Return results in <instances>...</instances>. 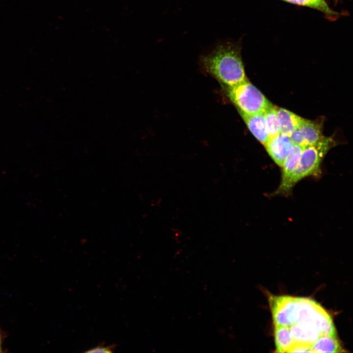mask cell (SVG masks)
Here are the masks:
<instances>
[{
	"mask_svg": "<svg viewBox=\"0 0 353 353\" xmlns=\"http://www.w3.org/2000/svg\"><path fill=\"white\" fill-rule=\"evenodd\" d=\"M201 63L204 70L225 88L247 80L238 43L227 42L218 45L201 58Z\"/></svg>",
	"mask_w": 353,
	"mask_h": 353,
	"instance_id": "6da1fadb",
	"label": "cell"
},
{
	"mask_svg": "<svg viewBox=\"0 0 353 353\" xmlns=\"http://www.w3.org/2000/svg\"><path fill=\"white\" fill-rule=\"evenodd\" d=\"M334 145L330 137L324 136L315 144L303 148L299 162L286 186L284 195L289 194L300 181L307 176H317L320 173L322 161Z\"/></svg>",
	"mask_w": 353,
	"mask_h": 353,
	"instance_id": "7a4b0ae2",
	"label": "cell"
},
{
	"mask_svg": "<svg viewBox=\"0 0 353 353\" xmlns=\"http://www.w3.org/2000/svg\"><path fill=\"white\" fill-rule=\"evenodd\" d=\"M229 99L240 114L251 115L264 112L272 104L248 80L225 88Z\"/></svg>",
	"mask_w": 353,
	"mask_h": 353,
	"instance_id": "3957f363",
	"label": "cell"
},
{
	"mask_svg": "<svg viewBox=\"0 0 353 353\" xmlns=\"http://www.w3.org/2000/svg\"><path fill=\"white\" fill-rule=\"evenodd\" d=\"M323 137L321 126L317 122L303 118L289 137L293 144L304 147L316 143Z\"/></svg>",
	"mask_w": 353,
	"mask_h": 353,
	"instance_id": "277c9868",
	"label": "cell"
},
{
	"mask_svg": "<svg viewBox=\"0 0 353 353\" xmlns=\"http://www.w3.org/2000/svg\"><path fill=\"white\" fill-rule=\"evenodd\" d=\"M303 147L293 144L282 165L281 181L274 195H284L286 186L296 168L303 150Z\"/></svg>",
	"mask_w": 353,
	"mask_h": 353,
	"instance_id": "5b68a950",
	"label": "cell"
},
{
	"mask_svg": "<svg viewBox=\"0 0 353 353\" xmlns=\"http://www.w3.org/2000/svg\"><path fill=\"white\" fill-rule=\"evenodd\" d=\"M292 144L289 137L280 133L269 138L264 146L273 160L281 167Z\"/></svg>",
	"mask_w": 353,
	"mask_h": 353,
	"instance_id": "8992f818",
	"label": "cell"
},
{
	"mask_svg": "<svg viewBox=\"0 0 353 353\" xmlns=\"http://www.w3.org/2000/svg\"><path fill=\"white\" fill-rule=\"evenodd\" d=\"M240 115L252 135L264 145L269 137L267 131L264 112L251 115Z\"/></svg>",
	"mask_w": 353,
	"mask_h": 353,
	"instance_id": "52a82bcc",
	"label": "cell"
},
{
	"mask_svg": "<svg viewBox=\"0 0 353 353\" xmlns=\"http://www.w3.org/2000/svg\"><path fill=\"white\" fill-rule=\"evenodd\" d=\"M280 133L290 137L297 128L303 118L282 108H277Z\"/></svg>",
	"mask_w": 353,
	"mask_h": 353,
	"instance_id": "ba28073f",
	"label": "cell"
},
{
	"mask_svg": "<svg viewBox=\"0 0 353 353\" xmlns=\"http://www.w3.org/2000/svg\"><path fill=\"white\" fill-rule=\"evenodd\" d=\"M341 346L336 336L323 335L311 345L312 353L341 352Z\"/></svg>",
	"mask_w": 353,
	"mask_h": 353,
	"instance_id": "9c48e42d",
	"label": "cell"
},
{
	"mask_svg": "<svg viewBox=\"0 0 353 353\" xmlns=\"http://www.w3.org/2000/svg\"><path fill=\"white\" fill-rule=\"evenodd\" d=\"M275 341L277 352L287 353L293 345L288 327L275 326Z\"/></svg>",
	"mask_w": 353,
	"mask_h": 353,
	"instance_id": "30bf717a",
	"label": "cell"
},
{
	"mask_svg": "<svg viewBox=\"0 0 353 353\" xmlns=\"http://www.w3.org/2000/svg\"><path fill=\"white\" fill-rule=\"evenodd\" d=\"M277 108L272 105L264 112L267 131L269 138L280 133Z\"/></svg>",
	"mask_w": 353,
	"mask_h": 353,
	"instance_id": "8fae6325",
	"label": "cell"
},
{
	"mask_svg": "<svg viewBox=\"0 0 353 353\" xmlns=\"http://www.w3.org/2000/svg\"><path fill=\"white\" fill-rule=\"evenodd\" d=\"M285 1L304 6L309 7L325 14L334 15L336 14L328 6L324 0H282Z\"/></svg>",
	"mask_w": 353,
	"mask_h": 353,
	"instance_id": "7c38bea8",
	"label": "cell"
},
{
	"mask_svg": "<svg viewBox=\"0 0 353 353\" xmlns=\"http://www.w3.org/2000/svg\"><path fill=\"white\" fill-rule=\"evenodd\" d=\"M115 345H112L106 347L102 345L98 346L95 348L89 349L86 353H112L114 349Z\"/></svg>",
	"mask_w": 353,
	"mask_h": 353,
	"instance_id": "4fadbf2b",
	"label": "cell"
},
{
	"mask_svg": "<svg viewBox=\"0 0 353 353\" xmlns=\"http://www.w3.org/2000/svg\"><path fill=\"white\" fill-rule=\"evenodd\" d=\"M1 335L0 332V353L2 352V347H1Z\"/></svg>",
	"mask_w": 353,
	"mask_h": 353,
	"instance_id": "5bb4252c",
	"label": "cell"
}]
</instances>
